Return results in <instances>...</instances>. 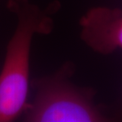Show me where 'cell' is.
<instances>
[{"label": "cell", "instance_id": "cell-2", "mask_svg": "<svg viewBox=\"0 0 122 122\" xmlns=\"http://www.w3.org/2000/svg\"><path fill=\"white\" fill-rule=\"evenodd\" d=\"M74 67L67 63L52 75L34 81L35 97L23 113L27 122H103L109 121L95 103L94 92L70 80Z\"/></svg>", "mask_w": 122, "mask_h": 122}, {"label": "cell", "instance_id": "cell-1", "mask_svg": "<svg viewBox=\"0 0 122 122\" xmlns=\"http://www.w3.org/2000/svg\"><path fill=\"white\" fill-rule=\"evenodd\" d=\"M17 24L8 42L0 71V122H11L23 114L29 103L30 53L36 34L52 30V10H43L29 0H9Z\"/></svg>", "mask_w": 122, "mask_h": 122}, {"label": "cell", "instance_id": "cell-3", "mask_svg": "<svg viewBox=\"0 0 122 122\" xmlns=\"http://www.w3.org/2000/svg\"><path fill=\"white\" fill-rule=\"evenodd\" d=\"M80 37L99 54L106 56L122 51V10L95 6L79 21Z\"/></svg>", "mask_w": 122, "mask_h": 122}]
</instances>
